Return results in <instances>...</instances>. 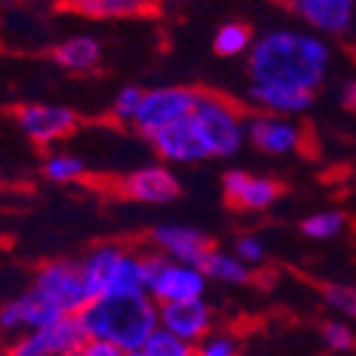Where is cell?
<instances>
[{
  "instance_id": "6da1fadb",
  "label": "cell",
  "mask_w": 356,
  "mask_h": 356,
  "mask_svg": "<svg viewBox=\"0 0 356 356\" xmlns=\"http://www.w3.org/2000/svg\"><path fill=\"white\" fill-rule=\"evenodd\" d=\"M332 65L327 40L312 30L277 28L252 42L247 70L252 83L289 85L314 92Z\"/></svg>"
},
{
  "instance_id": "7a4b0ae2",
  "label": "cell",
  "mask_w": 356,
  "mask_h": 356,
  "mask_svg": "<svg viewBox=\"0 0 356 356\" xmlns=\"http://www.w3.org/2000/svg\"><path fill=\"white\" fill-rule=\"evenodd\" d=\"M77 319L88 339L107 341L132 354L143 351L149 334L160 327V307L147 294H110L92 299Z\"/></svg>"
},
{
  "instance_id": "3957f363",
  "label": "cell",
  "mask_w": 356,
  "mask_h": 356,
  "mask_svg": "<svg viewBox=\"0 0 356 356\" xmlns=\"http://www.w3.org/2000/svg\"><path fill=\"white\" fill-rule=\"evenodd\" d=\"M83 280L90 302L110 294H147L145 291V257L120 247L100 244L83 261Z\"/></svg>"
},
{
  "instance_id": "277c9868",
  "label": "cell",
  "mask_w": 356,
  "mask_h": 356,
  "mask_svg": "<svg viewBox=\"0 0 356 356\" xmlns=\"http://www.w3.org/2000/svg\"><path fill=\"white\" fill-rule=\"evenodd\" d=\"M190 118L209 157H232L247 143V120L227 97L214 92H197Z\"/></svg>"
},
{
  "instance_id": "5b68a950",
  "label": "cell",
  "mask_w": 356,
  "mask_h": 356,
  "mask_svg": "<svg viewBox=\"0 0 356 356\" xmlns=\"http://www.w3.org/2000/svg\"><path fill=\"white\" fill-rule=\"evenodd\" d=\"M207 277L197 264L175 261L160 252L145 254V291L154 304L202 299Z\"/></svg>"
},
{
  "instance_id": "8992f818",
  "label": "cell",
  "mask_w": 356,
  "mask_h": 356,
  "mask_svg": "<svg viewBox=\"0 0 356 356\" xmlns=\"http://www.w3.org/2000/svg\"><path fill=\"white\" fill-rule=\"evenodd\" d=\"M30 291H35L38 297L58 309L60 314H80L90 304L80 261L72 259H55L42 264L35 272Z\"/></svg>"
},
{
  "instance_id": "52a82bcc",
  "label": "cell",
  "mask_w": 356,
  "mask_h": 356,
  "mask_svg": "<svg viewBox=\"0 0 356 356\" xmlns=\"http://www.w3.org/2000/svg\"><path fill=\"white\" fill-rule=\"evenodd\" d=\"M90 339L77 314H65L50 327L20 334L8 349V356H72L80 354Z\"/></svg>"
},
{
  "instance_id": "ba28073f",
  "label": "cell",
  "mask_w": 356,
  "mask_h": 356,
  "mask_svg": "<svg viewBox=\"0 0 356 356\" xmlns=\"http://www.w3.org/2000/svg\"><path fill=\"white\" fill-rule=\"evenodd\" d=\"M195 100H197V90L192 88L167 85V88L145 90L140 110H137L135 120H132V127L149 140L162 127L172 125L177 120L190 118Z\"/></svg>"
},
{
  "instance_id": "9c48e42d",
  "label": "cell",
  "mask_w": 356,
  "mask_h": 356,
  "mask_svg": "<svg viewBox=\"0 0 356 356\" xmlns=\"http://www.w3.org/2000/svg\"><path fill=\"white\" fill-rule=\"evenodd\" d=\"M13 120L30 143L42 145V147H48L58 140H65L77 127V115L70 107L63 105L28 102V105H20L13 110Z\"/></svg>"
},
{
  "instance_id": "30bf717a",
  "label": "cell",
  "mask_w": 356,
  "mask_h": 356,
  "mask_svg": "<svg viewBox=\"0 0 356 356\" xmlns=\"http://www.w3.org/2000/svg\"><path fill=\"white\" fill-rule=\"evenodd\" d=\"M282 6L316 35H344L354 25L356 0H282Z\"/></svg>"
},
{
  "instance_id": "8fae6325",
  "label": "cell",
  "mask_w": 356,
  "mask_h": 356,
  "mask_svg": "<svg viewBox=\"0 0 356 356\" xmlns=\"http://www.w3.org/2000/svg\"><path fill=\"white\" fill-rule=\"evenodd\" d=\"M247 143L264 154H291L302 149L304 130L291 118L257 113L247 118Z\"/></svg>"
},
{
  "instance_id": "7c38bea8",
  "label": "cell",
  "mask_w": 356,
  "mask_h": 356,
  "mask_svg": "<svg viewBox=\"0 0 356 356\" xmlns=\"http://www.w3.org/2000/svg\"><path fill=\"white\" fill-rule=\"evenodd\" d=\"M227 202L242 212H259L272 207L282 195V184L272 177L244 172V170H229L222 177Z\"/></svg>"
},
{
  "instance_id": "4fadbf2b",
  "label": "cell",
  "mask_w": 356,
  "mask_h": 356,
  "mask_svg": "<svg viewBox=\"0 0 356 356\" xmlns=\"http://www.w3.org/2000/svg\"><path fill=\"white\" fill-rule=\"evenodd\" d=\"M118 190L122 192V197H127L132 202L167 204L179 195L182 187H179V179L175 177V172L170 167L147 165L120 179Z\"/></svg>"
},
{
  "instance_id": "5bb4252c",
  "label": "cell",
  "mask_w": 356,
  "mask_h": 356,
  "mask_svg": "<svg viewBox=\"0 0 356 356\" xmlns=\"http://www.w3.org/2000/svg\"><path fill=\"white\" fill-rule=\"evenodd\" d=\"M149 143L154 152L160 154V160L175 162V165H192V162H202L209 157L192 118L177 120L172 125L162 127L160 132L149 137Z\"/></svg>"
},
{
  "instance_id": "9a60e30c",
  "label": "cell",
  "mask_w": 356,
  "mask_h": 356,
  "mask_svg": "<svg viewBox=\"0 0 356 356\" xmlns=\"http://www.w3.org/2000/svg\"><path fill=\"white\" fill-rule=\"evenodd\" d=\"M149 242H152L154 252L170 257L175 261H184V264H202L207 257L209 247L207 234H202L195 227L184 225H160L149 232Z\"/></svg>"
},
{
  "instance_id": "2e32d148",
  "label": "cell",
  "mask_w": 356,
  "mask_h": 356,
  "mask_svg": "<svg viewBox=\"0 0 356 356\" xmlns=\"http://www.w3.org/2000/svg\"><path fill=\"white\" fill-rule=\"evenodd\" d=\"M160 307V327L170 329L187 344H200L212 332V312L204 299L157 304Z\"/></svg>"
},
{
  "instance_id": "e0dca14e",
  "label": "cell",
  "mask_w": 356,
  "mask_h": 356,
  "mask_svg": "<svg viewBox=\"0 0 356 356\" xmlns=\"http://www.w3.org/2000/svg\"><path fill=\"white\" fill-rule=\"evenodd\" d=\"M60 316L65 314H60L58 309L38 297L35 291H28V294H20V297L10 299V302L0 307V327L6 329V332L28 334L50 327Z\"/></svg>"
},
{
  "instance_id": "ac0fdd59",
  "label": "cell",
  "mask_w": 356,
  "mask_h": 356,
  "mask_svg": "<svg viewBox=\"0 0 356 356\" xmlns=\"http://www.w3.org/2000/svg\"><path fill=\"white\" fill-rule=\"evenodd\" d=\"M250 100L259 107L261 113L294 118V115L307 113L309 107H312V102H314V92H309V90H299V88H289V85L252 83Z\"/></svg>"
},
{
  "instance_id": "d6986e66",
  "label": "cell",
  "mask_w": 356,
  "mask_h": 356,
  "mask_svg": "<svg viewBox=\"0 0 356 356\" xmlns=\"http://www.w3.org/2000/svg\"><path fill=\"white\" fill-rule=\"evenodd\" d=\"M55 65L70 72H88L100 65L102 45L92 35H72L53 48Z\"/></svg>"
},
{
  "instance_id": "ffe728a7",
  "label": "cell",
  "mask_w": 356,
  "mask_h": 356,
  "mask_svg": "<svg viewBox=\"0 0 356 356\" xmlns=\"http://www.w3.org/2000/svg\"><path fill=\"white\" fill-rule=\"evenodd\" d=\"M63 6L85 18H135L149 10V0H63Z\"/></svg>"
},
{
  "instance_id": "44dd1931",
  "label": "cell",
  "mask_w": 356,
  "mask_h": 356,
  "mask_svg": "<svg viewBox=\"0 0 356 356\" xmlns=\"http://www.w3.org/2000/svg\"><path fill=\"white\" fill-rule=\"evenodd\" d=\"M200 269L204 272L207 280L220 282V284H247L252 277V269L239 259L237 254H229V252H217L209 250L207 257L202 259Z\"/></svg>"
},
{
  "instance_id": "7402d4cb",
  "label": "cell",
  "mask_w": 356,
  "mask_h": 356,
  "mask_svg": "<svg viewBox=\"0 0 356 356\" xmlns=\"http://www.w3.org/2000/svg\"><path fill=\"white\" fill-rule=\"evenodd\" d=\"M252 42V30L244 23H225L214 35V53L222 58H239L250 53Z\"/></svg>"
},
{
  "instance_id": "603a6c76",
  "label": "cell",
  "mask_w": 356,
  "mask_h": 356,
  "mask_svg": "<svg viewBox=\"0 0 356 356\" xmlns=\"http://www.w3.org/2000/svg\"><path fill=\"white\" fill-rule=\"evenodd\" d=\"M346 229V214L339 209H321V212L309 214L302 222V234L316 242H327V239L339 237Z\"/></svg>"
},
{
  "instance_id": "cb8c5ba5",
  "label": "cell",
  "mask_w": 356,
  "mask_h": 356,
  "mask_svg": "<svg viewBox=\"0 0 356 356\" xmlns=\"http://www.w3.org/2000/svg\"><path fill=\"white\" fill-rule=\"evenodd\" d=\"M42 172L50 182L58 184H67V182H77V179L85 175V160H80L77 154H67V152H53L42 165Z\"/></svg>"
},
{
  "instance_id": "d4e9b609",
  "label": "cell",
  "mask_w": 356,
  "mask_h": 356,
  "mask_svg": "<svg viewBox=\"0 0 356 356\" xmlns=\"http://www.w3.org/2000/svg\"><path fill=\"white\" fill-rule=\"evenodd\" d=\"M143 354L145 356H192L195 349H192V344H187L184 339H179L177 334L170 332V329L157 327L149 334L147 341H145Z\"/></svg>"
},
{
  "instance_id": "484cf974",
  "label": "cell",
  "mask_w": 356,
  "mask_h": 356,
  "mask_svg": "<svg viewBox=\"0 0 356 356\" xmlns=\"http://www.w3.org/2000/svg\"><path fill=\"white\" fill-rule=\"evenodd\" d=\"M321 341H324V346H327L329 351H334V354H346V351L356 349L354 329L339 319L324 321V324H321Z\"/></svg>"
},
{
  "instance_id": "4316f807",
  "label": "cell",
  "mask_w": 356,
  "mask_h": 356,
  "mask_svg": "<svg viewBox=\"0 0 356 356\" xmlns=\"http://www.w3.org/2000/svg\"><path fill=\"white\" fill-rule=\"evenodd\" d=\"M145 90L137 88V85H127L115 95L113 107H110V115H113L115 122L120 125H132L137 110H140V102H143Z\"/></svg>"
},
{
  "instance_id": "83f0119b",
  "label": "cell",
  "mask_w": 356,
  "mask_h": 356,
  "mask_svg": "<svg viewBox=\"0 0 356 356\" xmlns=\"http://www.w3.org/2000/svg\"><path fill=\"white\" fill-rule=\"evenodd\" d=\"M324 302L339 314L356 319V286L354 284H327L324 286Z\"/></svg>"
},
{
  "instance_id": "f1b7e54d",
  "label": "cell",
  "mask_w": 356,
  "mask_h": 356,
  "mask_svg": "<svg viewBox=\"0 0 356 356\" xmlns=\"http://www.w3.org/2000/svg\"><path fill=\"white\" fill-rule=\"evenodd\" d=\"M197 356H239V344L237 339L229 334H212L200 341V349L195 351Z\"/></svg>"
},
{
  "instance_id": "f546056e",
  "label": "cell",
  "mask_w": 356,
  "mask_h": 356,
  "mask_svg": "<svg viewBox=\"0 0 356 356\" xmlns=\"http://www.w3.org/2000/svg\"><path fill=\"white\" fill-rule=\"evenodd\" d=\"M234 254L247 264V267H254V264H261L264 257H267V250H264V242L254 234H244L234 242Z\"/></svg>"
},
{
  "instance_id": "4dcf8cb0",
  "label": "cell",
  "mask_w": 356,
  "mask_h": 356,
  "mask_svg": "<svg viewBox=\"0 0 356 356\" xmlns=\"http://www.w3.org/2000/svg\"><path fill=\"white\" fill-rule=\"evenodd\" d=\"M80 356H127V351L118 349L115 344H107V341H97V339H90L88 344L80 349Z\"/></svg>"
},
{
  "instance_id": "1f68e13d",
  "label": "cell",
  "mask_w": 356,
  "mask_h": 356,
  "mask_svg": "<svg viewBox=\"0 0 356 356\" xmlns=\"http://www.w3.org/2000/svg\"><path fill=\"white\" fill-rule=\"evenodd\" d=\"M339 100H341V105H344L346 110L356 113V80H346V83L341 85V90H339Z\"/></svg>"
},
{
  "instance_id": "d6a6232c",
  "label": "cell",
  "mask_w": 356,
  "mask_h": 356,
  "mask_svg": "<svg viewBox=\"0 0 356 356\" xmlns=\"http://www.w3.org/2000/svg\"><path fill=\"white\" fill-rule=\"evenodd\" d=\"M127 356H145L143 351H132V354H127Z\"/></svg>"
},
{
  "instance_id": "836d02e7",
  "label": "cell",
  "mask_w": 356,
  "mask_h": 356,
  "mask_svg": "<svg viewBox=\"0 0 356 356\" xmlns=\"http://www.w3.org/2000/svg\"><path fill=\"white\" fill-rule=\"evenodd\" d=\"M72 356H80V354H72Z\"/></svg>"
},
{
  "instance_id": "e575fe53",
  "label": "cell",
  "mask_w": 356,
  "mask_h": 356,
  "mask_svg": "<svg viewBox=\"0 0 356 356\" xmlns=\"http://www.w3.org/2000/svg\"><path fill=\"white\" fill-rule=\"evenodd\" d=\"M354 60H356V53H354Z\"/></svg>"
},
{
  "instance_id": "d590c367",
  "label": "cell",
  "mask_w": 356,
  "mask_h": 356,
  "mask_svg": "<svg viewBox=\"0 0 356 356\" xmlns=\"http://www.w3.org/2000/svg\"><path fill=\"white\" fill-rule=\"evenodd\" d=\"M192 356H197V354H192Z\"/></svg>"
}]
</instances>
